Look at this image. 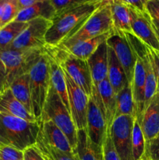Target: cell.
<instances>
[{
  "instance_id": "1",
  "label": "cell",
  "mask_w": 159,
  "mask_h": 160,
  "mask_svg": "<svg viewBox=\"0 0 159 160\" xmlns=\"http://www.w3.org/2000/svg\"><path fill=\"white\" fill-rule=\"evenodd\" d=\"M100 6V2L94 0L55 15L45 36L46 45L58 46L75 34Z\"/></svg>"
},
{
  "instance_id": "2",
  "label": "cell",
  "mask_w": 159,
  "mask_h": 160,
  "mask_svg": "<svg viewBox=\"0 0 159 160\" xmlns=\"http://www.w3.org/2000/svg\"><path fill=\"white\" fill-rule=\"evenodd\" d=\"M40 131V123L0 112V147L11 146L24 151L34 145Z\"/></svg>"
},
{
  "instance_id": "3",
  "label": "cell",
  "mask_w": 159,
  "mask_h": 160,
  "mask_svg": "<svg viewBox=\"0 0 159 160\" xmlns=\"http://www.w3.org/2000/svg\"><path fill=\"white\" fill-rule=\"evenodd\" d=\"M46 120L52 121L61 131H63L74 152L77 142V128L70 110L51 86H50L41 117V121Z\"/></svg>"
},
{
  "instance_id": "4",
  "label": "cell",
  "mask_w": 159,
  "mask_h": 160,
  "mask_svg": "<svg viewBox=\"0 0 159 160\" xmlns=\"http://www.w3.org/2000/svg\"><path fill=\"white\" fill-rule=\"evenodd\" d=\"M32 113L38 123L50 88L49 66L46 52L41 56L29 72Z\"/></svg>"
},
{
  "instance_id": "5",
  "label": "cell",
  "mask_w": 159,
  "mask_h": 160,
  "mask_svg": "<svg viewBox=\"0 0 159 160\" xmlns=\"http://www.w3.org/2000/svg\"><path fill=\"white\" fill-rule=\"evenodd\" d=\"M45 48L27 50H12L0 48V59L6 70V84L9 88L12 81L19 77L29 73L34 64L44 54Z\"/></svg>"
},
{
  "instance_id": "6",
  "label": "cell",
  "mask_w": 159,
  "mask_h": 160,
  "mask_svg": "<svg viewBox=\"0 0 159 160\" xmlns=\"http://www.w3.org/2000/svg\"><path fill=\"white\" fill-rule=\"evenodd\" d=\"M48 48L59 61L64 71L90 98L94 84L87 60L79 59L58 46H48Z\"/></svg>"
},
{
  "instance_id": "7",
  "label": "cell",
  "mask_w": 159,
  "mask_h": 160,
  "mask_svg": "<svg viewBox=\"0 0 159 160\" xmlns=\"http://www.w3.org/2000/svg\"><path fill=\"white\" fill-rule=\"evenodd\" d=\"M110 6H100L75 34L58 46L65 48L78 42L88 40L113 30Z\"/></svg>"
},
{
  "instance_id": "8",
  "label": "cell",
  "mask_w": 159,
  "mask_h": 160,
  "mask_svg": "<svg viewBox=\"0 0 159 160\" xmlns=\"http://www.w3.org/2000/svg\"><path fill=\"white\" fill-rule=\"evenodd\" d=\"M51 24V20L37 18L28 22L26 28L19 34L6 49L27 50L46 47L45 36Z\"/></svg>"
},
{
  "instance_id": "9",
  "label": "cell",
  "mask_w": 159,
  "mask_h": 160,
  "mask_svg": "<svg viewBox=\"0 0 159 160\" xmlns=\"http://www.w3.org/2000/svg\"><path fill=\"white\" fill-rule=\"evenodd\" d=\"M135 117L120 116L116 117L109 128L111 138L121 160L132 159V138Z\"/></svg>"
},
{
  "instance_id": "10",
  "label": "cell",
  "mask_w": 159,
  "mask_h": 160,
  "mask_svg": "<svg viewBox=\"0 0 159 160\" xmlns=\"http://www.w3.org/2000/svg\"><path fill=\"white\" fill-rule=\"evenodd\" d=\"M106 43L114 51L126 72L128 82L132 85L137 56L125 32L113 28Z\"/></svg>"
},
{
  "instance_id": "11",
  "label": "cell",
  "mask_w": 159,
  "mask_h": 160,
  "mask_svg": "<svg viewBox=\"0 0 159 160\" xmlns=\"http://www.w3.org/2000/svg\"><path fill=\"white\" fill-rule=\"evenodd\" d=\"M64 71V70H63ZM68 93L70 111L77 131L87 128V114L90 97L78 87L64 71Z\"/></svg>"
},
{
  "instance_id": "12",
  "label": "cell",
  "mask_w": 159,
  "mask_h": 160,
  "mask_svg": "<svg viewBox=\"0 0 159 160\" xmlns=\"http://www.w3.org/2000/svg\"><path fill=\"white\" fill-rule=\"evenodd\" d=\"M130 9L132 12L131 33L147 46L159 51V42L151 25L150 16L146 12H141L132 7Z\"/></svg>"
},
{
  "instance_id": "13",
  "label": "cell",
  "mask_w": 159,
  "mask_h": 160,
  "mask_svg": "<svg viewBox=\"0 0 159 160\" xmlns=\"http://www.w3.org/2000/svg\"><path fill=\"white\" fill-rule=\"evenodd\" d=\"M86 131L92 142L102 147L107 136V123L104 114L91 98L88 103Z\"/></svg>"
},
{
  "instance_id": "14",
  "label": "cell",
  "mask_w": 159,
  "mask_h": 160,
  "mask_svg": "<svg viewBox=\"0 0 159 160\" xmlns=\"http://www.w3.org/2000/svg\"><path fill=\"white\" fill-rule=\"evenodd\" d=\"M134 51V50H133ZM137 56L133 79L132 82V96L135 105L136 119L139 123L141 121L142 115L144 110V92L145 81H146V70L143 60L141 56L134 52Z\"/></svg>"
},
{
  "instance_id": "15",
  "label": "cell",
  "mask_w": 159,
  "mask_h": 160,
  "mask_svg": "<svg viewBox=\"0 0 159 160\" xmlns=\"http://www.w3.org/2000/svg\"><path fill=\"white\" fill-rule=\"evenodd\" d=\"M140 124L146 142L159 134V91L145 108Z\"/></svg>"
},
{
  "instance_id": "16",
  "label": "cell",
  "mask_w": 159,
  "mask_h": 160,
  "mask_svg": "<svg viewBox=\"0 0 159 160\" xmlns=\"http://www.w3.org/2000/svg\"><path fill=\"white\" fill-rule=\"evenodd\" d=\"M39 134L43 140L51 146L55 147L64 152L74 153L68 138L52 121L49 120L40 122Z\"/></svg>"
},
{
  "instance_id": "17",
  "label": "cell",
  "mask_w": 159,
  "mask_h": 160,
  "mask_svg": "<svg viewBox=\"0 0 159 160\" xmlns=\"http://www.w3.org/2000/svg\"><path fill=\"white\" fill-rule=\"evenodd\" d=\"M45 52L48 56V66H49L50 84L55 89V91L59 94V95L62 98V101L63 102L67 109L70 110L66 82H65V73H64L63 69L61 67L59 61L55 57L54 55L48 49L47 45L45 47Z\"/></svg>"
},
{
  "instance_id": "18",
  "label": "cell",
  "mask_w": 159,
  "mask_h": 160,
  "mask_svg": "<svg viewBox=\"0 0 159 160\" xmlns=\"http://www.w3.org/2000/svg\"><path fill=\"white\" fill-rule=\"evenodd\" d=\"M94 87L108 77V45L103 42L87 59Z\"/></svg>"
},
{
  "instance_id": "19",
  "label": "cell",
  "mask_w": 159,
  "mask_h": 160,
  "mask_svg": "<svg viewBox=\"0 0 159 160\" xmlns=\"http://www.w3.org/2000/svg\"><path fill=\"white\" fill-rule=\"evenodd\" d=\"M0 112L20 117L31 122H37L35 117L16 98L9 88L0 93Z\"/></svg>"
},
{
  "instance_id": "20",
  "label": "cell",
  "mask_w": 159,
  "mask_h": 160,
  "mask_svg": "<svg viewBox=\"0 0 159 160\" xmlns=\"http://www.w3.org/2000/svg\"><path fill=\"white\" fill-rule=\"evenodd\" d=\"M74 154L78 160H104L102 147L90 140L86 130L77 131V142Z\"/></svg>"
},
{
  "instance_id": "21",
  "label": "cell",
  "mask_w": 159,
  "mask_h": 160,
  "mask_svg": "<svg viewBox=\"0 0 159 160\" xmlns=\"http://www.w3.org/2000/svg\"><path fill=\"white\" fill-rule=\"evenodd\" d=\"M101 98V103L104 108V115L107 123L108 130L111 128L112 122L115 120L116 112L117 99L116 94L114 92L108 80L106 78L95 87Z\"/></svg>"
},
{
  "instance_id": "22",
  "label": "cell",
  "mask_w": 159,
  "mask_h": 160,
  "mask_svg": "<svg viewBox=\"0 0 159 160\" xmlns=\"http://www.w3.org/2000/svg\"><path fill=\"white\" fill-rule=\"evenodd\" d=\"M108 77L115 93L118 94L128 84L126 72L112 48L108 45Z\"/></svg>"
},
{
  "instance_id": "23",
  "label": "cell",
  "mask_w": 159,
  "mask_h": 160,
  "mask_svg": "<svg viewBox=\"0 0 159 160\" xmlns=\"http://www.w3.org/2000/svg\"><path fill=\"white\" fill-rule=\"evenodd\" d=\"M112 30L111 31L101 34V35L94 38L76 42V43L73 44L68 47H65V48H61V47H59V48L65 50L70 54L76 56L79 59L87 60L96 51V49L99 47L100 45L107 41V39L112 34Z\"/></svg>"
},
{
  "instance_id": "24",
  "label": "cell",
  "mask_w": 159,
  "mask_h": 160,
  "mask_svg": "<svg viewBox=\"0 0 159 160\" xmlns=\"http://www.w3.org/2000/svg\"><path fill=\"white\" fill-rule=\"evenodd\" d=\"M56 12L50 0L24 8L19 12L15 20L18 22H29L37 18H44L52 20L55 17Z\"/></svg>"
},
{
  "instance_id": "25",
  "label": "cell",
  "mask_w": 159,
  "mask_h": 160,
  "mask_svg": "<svg viewBox=\"0 0 159 160\" xmlns=\"http://www.w3.org/2000/svg\"><path fill=\"white\" fill-rule=\"evenodd\" d=\"M113 28L123 32H132V12L129 6L121 1L110 6Z\"/></svg>"
},
{
  "instance_id": "26",
  "label": "cell",
  "mask_w": 159,
  "mask_h": 160,
  "mask_svg": "<svg viewBox=\"0 0 159 160\" xmlns=\"http://www.w3.org/2000/svg\"><path fill=\"white\" fill-rule=\"evenodd\" d=\"M12 94L18 101L29 112L32 113V103H31V91H30V76L26 73L14 80L9 86ZM34 116V115H33Z\"/></svg>"
},
{
  "instance_id": "27",
  "label": "cell",
  "mask_w": 159,
  "mask_h": 160,
  "mask_svg": "<svg viewBox=\"0 0 159 160\" xmlns=\"http://www.w3.org/2000/svg\"><path fill=\"white\" fill-rule=\"evenodd\" d=\"M116 99L117 107L115 118L120 116H132L136 118L135 105L131 84L128 83L124 88L117 94Z\"/></svg>"
},
{
  "instance_id": "28",
  "label": "cell",
  "mask_w": 159,
  "mask_h": 160,
  "mask_svg": "<svg viewBox=\"0 0 159 160\" xmlns=\"http://www.w3.org/2000/svg\"><path fill=\"white\" fill-rule=\"evenodd\" d=\"M28 22L13 20L0 28V48L6 49L10 46L17 36L26 28Z\"/></svg>"
},
{
  "instance_id": "29",
  "label": "cell",
  "mask_w": 159,
  "mask_h": 160,
  "mask_svg": "<svg viewBox=\"0 0 159 160\" xmlns=\"http://www.w3.org/2000/svg\"><path fill=\"white\" fill-rule=\"evenodd\" d=\"M36 146L41 152L45 160H78L74 153H67L47 144L40 134L37 136Z\"/></svg>"
},
{
  "instance_id": "30",
  "label": "cell",
  "mask_w": 159,
  "mask_h": 160,
  "mask_svg": "<svg viewBox=\"0 0 159 160\" xmlns=\"http://www.w3.org/2000/svg\"><path fill=\"white\" fill-rule=\"evenodd\" d=\"M145 141L144 135L142 131L141 127L137 119L135 118L132 128V159L133 160H140L145 152Z\"/></svg>"
},
{
  "instance_id": "31",
  "label": "cell",
  "mask_w": 159,
  "mask_h": 160,
  "mask_svg": "<svg viewBox=\"0 0 159 160\" xmlns=\"http://www.w3.org/2000/svg\"><path fill=\"white\" fill-rule=\"evenodd\" d=\"M20 11V8L19 6L18 0H4L2 6L1 28L15 20Z\"/></svg>"
},
{
  "instance_id": "32",
  "label": "cell",
  "mask_w": 159,
  "mask_h": 160,
  "mask_svg": "<svg viewBox=\"0 0 159 160\" xmlns=\"http://www.w3.org/2000/svg\"><path fill=\"white\" fill-rule=\"evenodd\" d=\"M56 12V15L65 10L76 7L94 0H50Z\"/></svg>"
},
{
  "instance_id": "33",
  "label": "cell",
  "mask_w": 159,
  "mask_h": 160,
  "mask_svg": "<svg viewBox=\"0 0 159 160\" xmlns=\"http://www.w3.org/2000/svg\"><path fill=\"white\" fill-rule=\"evenodd\" d=\"M102 149L104 160H121L111 138L109 130H108L107 136L102 145Z\"/></svg>"
},
{
  "instance_id": "34",
  "label": "cell",
  "mask_w": 159,
  "mask_h": 160,
  "mask_svg": "<svg viewBox=\"0 0 159 160\" xmlns=\"http://www.w3.org/2000/svg\"><path fill=\"white\" fill-rule=\"evenodd\" d=\"M0 160H24L23 151L11 146H1Z\"/></svg>"
},
{
  "instance_id": "35",
  "label": "cell",
  "mask_w": 159,
  "mask_h": 160,
  "mask_svg": "<svg viewBox=\"0 0 159 160\" xmlns=\"http://www.w3.org/2000/svg\"><path fill=\"white\" fill-rule=\"evenodd\" d=\"M144 155L151 160H159V134L146 142Z\"/></svg>"
},
{
  "instance_id": "36",
  "label": "cell",
  "mask_w": 159,
  "mask_h": 160,
  "mask_svg": "<svg viewBox=\"0 0 159 160\" xmlns=\"http://www.w3.org/2000/svg\"><path fill=\"white\" fill-rule=\"evenodd\" d=\"M24 160H45L41 152L35 145L26 148L23 151Z\"/></svg>"
},
{
  "instance_id": "37",
  "label": "cell",
  "mask_w": 159,
  "mask_h": 160,
  "mask_svg": "<svg viewBox=\"0 0 159 160\" xmlns=\"http://www.w3.org/2000/svg\"><path fill=\"white\" fill-rule=\"evenodd\" d=\"M146 12L151 18L159 22V0H149L147 3Z\"/></svg>"
},
{
  "instance_id": "38",
  "label": "cell",
  "mask_w": 159,
  "mask_h": 160,
  "mask_svg": "<svg viewBox=\"0 0 159 160\" xmlns=\"http://www.w3.org/2000/svg\"><path fill=\"white\" fill-rule=\"evenodd\" d=\"M147 47V50L149 52V54L151 56V60H152L153 66H154V70L155 72L156 78H157V91H159V51L154 50L153 48Z\"/></svg>"
},
{
  "instance_id": "39",
  "label": "cell",
  "mask_w": 159,
  "mask_h": 160,
  "mask_svg": "<svg viewBox=\"0 0 159 160\" xmlns=\"http://www.w3.org/2000/svg\"><path fill=\"white\" fill-rule=\"evenodd\" d=\"M120 1L133 9L141 12H146L147 3L149 0H120Z\"/></svg>"
},
{
  "instance_id": "40",
  "label": "cell",
  "mask_w": 159,
  "mask_h": 160,
  "mask_svg": "<svg viewBox=\"0 0 159 160\" xmlns=\"http://www.w3.org/2000/svg\"><path fill=\"white\" fill-rule=\"evenodd\" d=\"M8 88L6 84V70L4 63L0 59V93Z\"/></svg>"
},
{
  "instance_id": "41",
  "label": "cell",
  "mask_w": 159,
  "mask_h": 160,
  "mask_svg": "<svg viewBox=\"0 0 159 160\" xmlns=\"http://www.w3.org/2000/svg\"><path fill=\"white\" fill-rule=\"evenodd\" d=\"M46 0H18L19 6H20V10L24 8L29 7V6H33V5H35L37 3L42 2H45Z\"/></svg>"
},
{
  "instance_id": "42",
  "label": "cell",
  "mask_w": 159,
  "mask_h": 160,
  "mask_svg": "<svg viewBox=\"0 0 159 160\" xmlns=\"http://www.w3.org/2000/svg\"><path fill=\"white\" fill-rule=\"evenodd\" d=\"M151 25H152V28L154 29V32H155L156 36H157V38L159 42V22H157V20H154V19L151 18Z\"/></svg>"
},
{
  "instance_id": "43",
  "label": "cell",
  "mask_w": 159,
  "mask_h": 160,
  "mask_svg": "<svg viewBox=\"0 0 159 160\" xmlns=\"http://www.w3.org/2000/svg\"><path fill=\"white\" fill-rule=\"evenodd\" d=\"M101 3V6H111L113 3L116 2L120 1V0H98Z\"/></svg>"
},
{
  "instance_id": "44",
  "label": "cell",
  "mask_w": 159,
  "mask_h": 160,
  "mask_svg": "<svg viewBox=\"0 0 159 160\" xmlns=\"http://www.w3.org/2000/svg\"><path fill=\"white\" fill-rule=\"evenodd\" d=\"M3 1H4V0H0V28H1L2 15V6H3Z\"/></svg>"
},
{
  "instance_id": "45",
  "label": "cell",
  "mask_w": 159,
  "mask_h": 160,
  "mask_svg": "<svg viewBox=\"0 0 159 160\" xmlns=\"http://www.w3.org/2000/svg\"><path fill=\"white\" fill-rule=\"evenodd\" d=\"M140 160H151V159H150L149 158L147 157V156H145V155H143V156H142L141 159H140Z\"/></svg>"
}]
</instances>
